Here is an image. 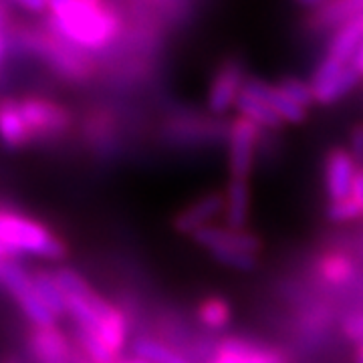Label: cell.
Instances as JSON below:
<instances>
[{"instance_id": "2", "label": "cell", "mask_w": 363, "mask_h": 363, "mask_svg": "<svg viewBox=\"0 0 363 363\" xmlns=\"http://www.w3.org/2000/svg\"><path fill=\"white\" fill-rule=\"evenodd\" d=\"M11 35H16L26 52L43 61L67 83H87L97 73V65L89 52L57 37L45 25L33 28H14L11 25Z\"/></svg>"}, {"instance_id": "8", "label": "cell", "mask_w": 363, "mask_h": 363, "mask_svg": "<svg viewBox=\"0 0 363 363\" xmlns=\"http://www.w3.org/2000/svg\"><path fill=\"white\" fill-rule=\"evenodd\" d=\"M25 347L30 363H71L75 341L59 325L30 327L25 337Z\"/></svg>"}, {"instance_id": "20", "label": "cell", "mask_w": 363, "mask_h": 363, "mask_svg": "<svg viewBox=\"0 0 363 363\" xmlns=\"http://www.w3.org/2000/svg\"><path fill=\"white\" fill-rule=\"evenodd\" d=\"M226 206H224V222L234 230H247L250 216V186L248 180H230L226 186Z\"/></svg>"}, {"instance_id": "18", "label": "cell", "mask_w": 363, "mask_h": 363, "mask_svg": "<svg viewBox=\"0 0 363 363\" xmlns=\"http://www.w3.org/2000/svg\"><path fill=\"white\" fill-rule=\"evenodd\" d=\"M363 43V14L353 18L350 23L341 25L331 33V40L327 43L325 57L341 63V65H351V59L355 51Z\"/></svg>"}, {"instance_id": "23", "label": "cell", "mask_w": 363, "mask_h": 363, "mask_svg": "<svg viewBox=\"0 0 363 363\" xmlns=\"http://www.w3.org/2000/svg\"><path fill=\"white\" fill-rule=\"evenodd\" d=\"M196 317L210 331H224L233 321V307L224 297L210 295L196 307Z\"/></svg>"}, {"instance_id": "19", "label": "cell", "mask_w": 363, "mask_h": 363, "mask_svg": "<svg viewBox=\"0 0 363 363\" xmlns=\"http://www.w3.org/2000/svg\"><path fill=\"white\" fill-rule=\"evenodd\" d=\"M228 133V125L222 128L214 121H202V119H186V117H178V119H172L166 128V135L169 140L178 143H206L212 142L214 138H226Z\"/></svg>"}, {"instance_id": "28", "label": "cell", "mask_w": 363, "mask_h": 363, "mask_svg": "<svg viewBox=\"0 0 363 363\" xmlns=\"http://www.w3.org/2000/svg\"><path fill=\"white\" fill-rule=\"evenodd\" d=\"M286 97L291 101H295L301 107H305L309 111V107L315 104V93H313L311 81H305V79L298 77H283L277 83Z\"/></svg>"}, {"instance_id": "22", "label": "cell", "mask_w": 363, "mask_h": 363, "mask_svg": "<svg viewBox=\"0 0 363 363\" xmlns=\"http://www.w3.org/2000/svg\"><path fill=\"white\" fill-rule=\"evenodd\" d=\"M234 109L238 111V116L247 117L252 123H257L260 130L279 131L283 125H286L285 121L277 116L271 107L260 99L259 95H255V93H250L247 89H242Z\"/></svg>"}, {"instance_id": "13", "label": "cell", "mask_w": 363, "mask_h": 363, "mask_svg": "<svg viewBox=\"0 0 363 363\" xmlns=\"http://www.w3.org/2000/svg\"><path fill=\"white\" fill-rule=\"evenodd\" d=\"M224 206H226V198L220 192L202 196L174 216L172 228L178 234L192 236L198 230L210 226L218 216H224Z\"/></svg>"}, {"instance_id": "5", "label": "cell", "mask_w": 363, "mask_h": 363, "mask_svg": "<svg viewBox=\"0 0 363 363\" xmlns=\"http://www.w3.org/2000/svg\"><path fill=\"white\" fill-rule=\"evenodd\" d=\"M33 142H51L63 138L73 125V116L65 105L43 95H25L18 99Z\"/></svg>"}, {"instance_id": "21", "label": "cell", "mask_w": 363, "mask_h": 363, "mask_svg": "<svg viewBox=\"0 0 363 363\" xmlns=\"http://www.w3.org/2000/svg\"><path fill=\"white\" fill-rule=\"evenodd\" d=\"M317 274L319 279L331 286H343L351 283L357 274V264L347 252L329 250L317 259Z\"/></svg>"}, {"instance_id": "14", "label": "cell", "mask_w": 363, "mask_h": 363, "mask_svg": "<svg viewBox=\"0 0 363 363\" xmlns=\"http://www.w3.org/2000/svg\"><path fill=\"white\" fill-rule=\"evenodd\" d=\"M210 363H289L281 351L242 337H226L214 351Z\"/></svg>"}, {"instance_id": "32", "label": "cell", "mask_w": 363, "mask_h": 363, "mask_svg": "<svg viewBox=\"0 0 363 363\" xmlns=\"http://www.w3.org/2000/svg\"><path fill=\"white\" fill-rule=\"evenodd\" d=\"M350 154L357 162V166L363 168V123L353 125L350 131V145H347Z\"/></svg>"}, {"instance_id": "9", "label": "cell", "mask_w": 363, "mask_h": 363, "mask_svg": "<svg viewBox=\"0 0 363 363\" xmlns=\"http://www.w3.org/2000/svg\"><path fill=\"white\" fill-rule=\"evenodd\" d=\"M247 79L245 65L238 59L224 61L210 81V89H208L206 95L208 111L212 116L222 117L226 116L230 109H234L240 93L245 89Z\"/></svg>"}, {"instance_id": "6", "label": "cell", "mask_w": 363, "mask_h": 363, "mask_svg": "<svg viewBox=\"0 0 363 363\" xmlns=\"http://www.w3.org/2000/svg\"><path fill=\"white\" fill-rule=\"evenodd\" d=\"M260 128L252 123L250 119L242 116H236L228 123V169H230V180H248L252 168H255V157H257V145H259Z\"/></svg>"}, {"instance_id": "16", "label": "cell", "mask_w": 363, "mask_h": 363, "mask_svg": "<svg viewBox=\"0 0 363 363\" xmlns=\"http://www.w3.org/2000/svg\"><path fill=\"white\" fill-rule=\"evenodd\" d=\"M245 89L255 93V95H259L260 99L269 105L272 111L281 117L285 123L298 125L307 117V109L297 105L295 101H291L285 93H283V89L279 85H274V83H267V81L257 77H248L247 83H245Z\"/></svg>"}, {"instance_id": "7", "label": "cell", "mask_w": 363, "mask_h": 363, "mask_svg": "<svg viewBox=\"0 0 363 363\" xmlns=\"http://www.w3.org/2000/svg\"><path fill=\"white\" fill-rule=\"evenodd\" d=\"M362 81V75L351 65H341L323 57L311 75V87L315 104L333 105L347 97Z\"/></svg>"}, {"instance_id": "17", "label": "cell", "mask_w": 363, "mask_h": 363, "mask_svg": "<svg viewBox=\"0 0 363 363\" xmlns=\"http://www.w3.org/2000/svg\"><path fill=\"white\" fill-rule=\"evenodd\" d=\"M363 14V0H327L323 6L315 9L307 18V26L315 33L335 30Z\"/></svg>"}, {"instance_id": "10", "label": "cell", "mask_w": 363, "mask_h": 363, "mask_svg": "<svg viewBox=\"0 0 363 363\" xmlns=\"http://www.w3.org/2000/svg\"><path fill=\"white\" fill-rule=\"evenodd\" d=\"M194 242L198 247L210 252V257H216L222 252H250V255H259L262 242L255 233L250 230H234L224 226L210 224L206 228L198 230L192 234Z\"/></svg>"}, {"instance_id": "1", "label": "cell", "mask_w": 363, "mask_h": 363, "mask_svg": "<svg viewBox=\"0 0 363 363\" xmlns=\"http://www.w3.org/2000/svg\"><path fill=\"white\" fill-rule=\"evenodd\" d=\"M45 26L89 55L109 49L123 33L121 14L105 0H49Z\"/></svg>"}, {"instance_id": "30", "label": "cell", "mask_w": 363, "mask_h": 363, "mask_svg": "<svg viewBox=\"0 0 363 363\" xmlns=\"http://www.w3.org/2000/svg\"><path fill=\"white\" fill-rule=\"evenodd\" d=\"M343 335L347 341H351L353 345L362 343L363 341V311L351 313L350 317H345V321L341 325Z\"/></svg>"}, {"instance_id": "33", "label": "cell", "mask_w": 363, "mask_h": 363, "mask_svg": "<svg viewBox=\"0 0 363 363\" xmlns=\"http://www.w3.org/2000/svg\"><path fill=\"white\" fill-rule=\"evenodd\" d=\"M9 4L21 6L23 11L30 14H47L49 13V0H6Z\"/></svg>"}, {"instance_id": "37", "label": "cell", "mask_w": 363, "mask_h": 363, "mask_svg": "<svg viewBox=\"0 0 363 363\" xmlns=\"http://www.w3.org/2000/svg\"><path fill=\"white\" fill-rule=\"evenodd\" d=\"M0 363H26L21 355H16V353H6V355H2L0 357Z\"/></svg>"}, {"instance_id": "39", "label": "cell", "mask_w": 363, "mask_h": 363, "mask_svg": "<svg viewBox=\"0 0 363 363\" xmlns=\"http://www.w3.org/2000/svg\"><path fill=\"white\" fill-rule=\"evenodd\" d=\"M353 363H363V341L355 345V355H353Z\"/></svg>"}, {"instance_id": "41", "label": "cell", "mask_w": 363, "mask_h": 363, "mask_svg": "<svg viewBox=\"0 0 363 363\" xmlns=\"http://www.w3.org/2000/svg\"><path fill=\"white\" fill-rule=\"evenodd\" d=\"M9 259H0V279H2V269H4V262Z\"/></svg>"}, {"instance_id": "29", "label": "cell", "mask_w": 363, "mask_h": 363, "mask_svg": "<svg viewBox=\"0 0 363 363\" xmlns=\"http://www.w3.org/2000/svg\"><path fill=\"white\" fill-rule=\"evenodd\" d=\"M327 218L335 224H345V222H353L357 218H363L362 210L357 206V202L353 198H343V200H337V202H329L327 204V210H325Z\"/></svg>"}, {"instance_id": "36", "label": "cell", "mask_w": 363, "mask_h": 363, "mask_svg": "<svg viewBox=\"0 0 363 363\" xmlns=\"http://www.w3.org/2000/svg\"><path fill=\"white\" fill-rule=\"evenodd\" d=\"M298 6H303V9H307V11H315V9H319V6H323L327 0H295Z\"/></svg>"}, {"instance_id": "27", "label": "cell", "mask_w": 363, "mask_h": 363, "mask_svg": "<svg viewBox=\"0 0 363 363\" xmlns=\"http://www.w3.org/2000/svg\"><path fill=\"white\" fill-rule=\"evenodd\" d=\"M52 277L57 281V285L61 286L63 295L65 297H87L93 293L89 281L77 272L75 269H69V267H57L52 271Z\"/></svg>"}, {"instance_id": "15", "label": "cell", "mask_w": 363, "mask_h": 363, "mask_svg": "<svg viewBox=\"0 0 363 363\" xmlns=\"http://www.w3.org/2000/svg\"><path fill=\"white\" fill-rule=\"evenodd\" d=\"M0 143L13 152L25 150L35 143L21 111V104L11 95L0 97Z\"/></svg>"}, {"instance_id": "26", "label": "cell", "mask_w": 363, "mask_h": 363, "mask_svg": "<svg viewBox=\"0 0 363 363\" xmlns=\"http://www.w3.org/2000/svg\"><path fill=\"white\" fill-rule=\"evenodd\" d=\"M73 341L79 350L83 351V355L89 359L91 363H119L121 357H117L116 353L107 350L101 339L97 337V333L87 331V329H77L75 327V333H73Z\"/></svg>"}, {"instance_id": "3", "label": "cell", "mask_w": 363, "mask_h": 363, "mask_svg": "<svg viewBox=\"0 0 363 363\" xmlns=\"http://www.w3.org/2000/svg\"><path fill=\"white\" fill-rule=\"evenodd\" d=\"M0 247L6 248L14 259L18 255H30L45 260H61L67 255V245L47 224L16 208L2 206V204H0Z\"/></svg>"}, {"instance_id": "4", "label": "cell", "mask_w": 363, "mask_h": 363, "mask_svg": "<svg viewBox=\"0 0 363 363\" xmlns=\"http://www.w3.org/2000/svg\"><path fill=\"white\" fill-rule=\"evenodd\" d=\"M0 286L14 298L18 309L23 311L30 327H49L57 325L59 317L47 307V303L40 298V295L33 283V272H28L16 259H9L2 269Z\"/></svg>"}, {"instance_id": "25", "label": "cell", "mask_w": 363, "mask_h": 363, "mask_svg": "<svg viewBox=\"0 0 363 363\" xmlns=\"http://www.w3.org/2000/svg\"><path fill=\"white\" fill-rule=\"evenodd\" d=\"M131 351L135 359L147 363H190L178 351L152 337H138L131 343Z\"/></svg>"}, {"instance_id": "31", "label": "cell", "mask_w": 363, "mask_h": 363, "mask_svg": "<svg viewBox=\"0 0 363 363\" xmlns=\"http://www.w3.org/2000/svg\"><path fill=\"white\" fill-rule=\"evenodd\" d=\"M9 35H11V11L9 6H0V69L4 65L9 52Z\"/></svg>"}, {"instance_id": "38", "label": "cell", "mask_w": 363, "mask_h": 363, "mask_svg": "<svg viewBox=\"0 0 363 363\" xmlns=\"http://www.w3.org/2000/svg\"><path fill=\"white\" fill-rule=\"evenodd\" d=\"M71 363H91L85 355H83V351L79 350L77 345H75V353H73V359H71Z\"/></svg>"}, {"instance_id": "24", "label": "cell", "mask_w": 363, "mask_h": 363, "mask_svg": "<svg viewBox=\"0 0 363 363\" xmlns=\"http://www.w3.org/2000/svg\"><path fill=\"white\" fill-rule=\"evenodd\" d=\"M33 283L35 289L40 295V298L47 303V307L51 309L59 319L67 317V297L63 295L61 286L57 285L52 271H45V269H35L33 271Z\"/></svg>"}, {"instance_id": "34", "label": "cell", "mask_w": 363, "mask_h": 363, "mask_svg": "<svg viewBox=\"0 0 363 363\" xmlns=\"http://www.w3.org/2000/svg\"><path fill=\"white\" fill-rule=\"evenodd\" d=\"M351 198L357 202V206L363 214V168L357 169L355 180H353V188H351Z\"/></svg>"}, {"instance_id": "35", "label": "cell", "mask_w": 363, "mask_h": 363, "mask_svg": "<svg viewBox=\"0 0 363 363\" xmlns=\"http://www.w3.org/2000/svg\"><path fill=\"white\" fill-rule=\"evenodd\" d=\"M351 67L362 75L363 79V43L359 45V49L355 51V55H353V59H351Z\"/></svg>"}, {"instance_id": "40", "label": "cell", "mask_w": 363, "mask_h": 363, "mask_svg": "<svg viewBox=\"0 0 363 363\" xmlns=\"http://www.w3.org/2000/svg\"><path fill=\"white\" fill-rule=\"evenodd\" d=\"M0 259H14V257L9 252V250H6V248L0 247Z\"/></svg>"}, {"instance_id": "11", "label": "cell", "mask_w": 363, "mask_h": 363, "mask_svg": "<svg viewBox=\"0 0 363 363\" xmlns=\"http://www.w3.org/2000/svg\"><path fill=\"white\" fill-rule=\"evenodd\" d=\"M93 309L97 313V337L107 345V350L116 353L117 357L121 355V351L128 347V339H130V319L128 315L116 307L113 303H109L97 291H93L89 297Z\"/></svg>"}, {"instance_id": "12", "label": "cell", "mask_w": 363, "mask_h": 363, "mask_svg": "<svg viewBox=\"0 0 363 363\" xmlns=\"http://www.w3.org/2000/svg\"><path fill=\"white\" fill-rule=\"evenodd\" d=\"M357 162L353 160L347 147H331L323 160L325 192L329 202L350 198L353 180L357 174Z\"/></svg>"}]
</instances>
